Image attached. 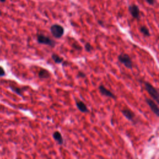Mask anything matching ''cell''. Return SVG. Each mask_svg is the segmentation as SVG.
<instances>
[{"mask_svg": "<svg viewBox=\"0 0 159 159\" xmlns=\"http://www.w3.org/2000/svg\"><path fill=\"white\" fill-rule=\"evenodd\" d=\"M129 11L134 18L139 19L140 17V10L139 7L135 4L129 6Z\"/></svg>", "mask_w": 159, "mask_h": 159, "instance_id": "cell-8", "label": "cell"}, {"mask_svg": "<svg viewBox=\"0 0 159 159\" xmlns=\"http://www.w3.org/2000/svg\"><path fill=\"white\" fill-rule=\"evenodd\" d=\"M52 59L53 60L54 62L57 64H62L64 60L62 57H60V56H58V55L56 54H52Z\"/></svg>", "mask_w": 159, "mask_h": 159, "instance_id": "cell-12", "label": "cell"}, {"mask_svg": "<svg viewBox=\"0 0 159 159\" xmlns=\"http://www.w3.org/2000/svg\"><path fill=\"white\" fill-rule=\"evenodd\" d=\"M155 1H156V0H146V1H147L149 4L151 5H153L155 3Z\"/></svg>", "mask_w": 159, "mask_h": 159, "instance_id": "cell-18", "label": "cell"}, {"mask_svg": "<svg viewBox=\"0 0 159 159\" xmlns=\"http://www.w3.org/2000/svg\"><path fill=\"white\" fill-rule=\"evenodd\" d=\"M77 77L78 78H84L86 77V74L80 71L77 75Z\"/></svg>", "mask_w": 159, "mask_h": 159, "instance_id": "cell-16", "label": "cell"}, {"mask_svg": "<svg viewBox=\"0 0 159 159\" xmlns=\"http://www.w3.org/2000/svg\"><path fill=\"white\" fill-rule=\"evenodd\" d=\"M52 137H53L54 139L58 143V145L62 146V145L64 144V139H63L61 133L60 132L55 131L52 134Z\"/></svg>", "mask_w": 159, "mask_h": 159, "instance_id": "cell-11", "label": "cell"}, {"mask_svg": "<svg viewBox=\"0 0 159 159\" xmlns=\"http://www.w3.org/2000/svg\"><path fill=\"white\" fill-rule=\"evenodd\" d=\"M122 114L123 116L126 118L128 120H130V121H134V118H135V114L130 110V109H123L121 111Z\"/></svg>", "mask_w": 159, "mask_h": 159, "instance_id": "cell-9", "label": "cell"}, {"mask_svg": "<svg viewBox=\"0 0 159 159\" xmlns=\"http://www.w3.org/2000/svg\"><path fill=\"white\" fill-rule=\"evenodd\" d=\"M50 30L52 35L56 39H60L64 34V28L59 24H53L50 28Z\"/></svg>", "mask_w": 159, "mask_h": 159, "instance_id": "cell-3", "label": "cell"}, {"mask_svg": "<svg viewBox=\"0 0 159 159\" xmlns=\"http://www.w3.org/2000/svg\"><path fill=\"white\" fill-rule=\"evenodd\" d=\"M37 40L40 44L46 45L51 47H54L56 46V42L48 36L43 35V34H38L37 37Z\"/></svg>", "mask_w": 159, "mask_h": 159, "instance_id": "cell-4", "label": "cell"}, {"mask_svg": "<svg viewBox=\"0 0 159 159\" xmlns=\"http://www.w3.org/2000/svg\"><path fill=\"white\" fill-rule=\"evenodd\" d=\"M118 59L120 63L124 65L127 68L132 69L133 67V63L131 58L128 54L121 53L118 57Z\"/></svg>", "mask_w": 159, "mask_h": 159, "instance_id": "cell-2", "label": "cell"}, {"mask_svg": "<svg viewBox=\"0 0 159 159\" xmlns=\"http://www.w3.org/2000/svg\"><path fill=\"white\" fill-rule=\"evenodd\" d=\"M10 88H11L12 91L14 92H15L16 93H17L19 95H22V90H20V88H17V87H14V86H10Z\"/></svg>", "mask_w": 159, "mask_h": 159, "instance_id": "cell-15", "label": "cell"}, {"mask_svg": "<svg viewBox=\"0 0 159 159\" xmlns=\"http://www.w3.org/2000/svg\"><path fill=\"white\" fill-rule=\"evenodd\" d=\"M75 104H76L78 110L82 113H88V112H90V110H88V107L83 101L75 99Z\"/></svg>", "mask_w": 159, "mask_h": 159, "instance_id": "cell-7", "label": "cell"}, {"mask_svg": "<svg viewBox=\"0 0 159 159\" xmlns=\"http://www.w3.org/2000/svg\"><path fill=\"white\" fill-rule=\"evenodd\" d=\"M93 48V47H92V45H91L90 43H89V42H86V43L84 44V49H85V50L87 52H92Z\"/></svg>", "mask_w": 159, "mask_h": 159, "instance_id": "cell-14", "label": "cell"}, {"mask_svg": "<svg viewBox=\"0 0 159 159\" xmlns=\"http://www.w3.org/2000/svg\"><path fill=\"white\" fill-rule=\"evenodd\" d=\"M144 84L145 89L147 91V93L157 102V104H159V94L158 90L155 88L153 85H152L148 82H144Z\"/></svg>", "mask_w": 159, "mask_h": 159, "instance_id": "cell-1", "label": "cell"}, {"mask_svg": "<svg viewBox=\"0 0 159 159\" xmlns=\"http://www.w3.org/2000/svg\"><path fill=\"white\" fill-rule=\"evenodd\" d=\"M50 76V73L47 69L41 68L38 73V76L40 79H48Z\"/></svg>", "mask_w": 159, "mask_h": 159, "instance_id": "cell-10", "label": "cell"}, {"mask_svg": "<svg viewBox=\"0 0 159 159\" xmlns=\"http://www.w3.org/2000/svg\"><path fill=\"white\" fill-rule=\"evenodd\" d=\"M5 75V72L1 66H0V76H2Z\"/></svg>", "mask_w": 159, "mask_h": 159, "instance_id": "cell-17", "label": "cell"}, {"mask_svg": "<svg viewBox=\"0 0 159 159\" xmlns=\"http://www.w3.org/2000/svg\"><path fill=\"white\" fill-rule=\"evenodd\" d=\"M146 102H147V104L149 106V108H150L151 111L153 112V113L158 118L159 116V108L158 104H156L154 100L148 98H146Z\"/></svg>", "mask_w": 159, "mask_h": 159, "instance_id": "cell-5", "label": "cell"}, {"mask_svg": "<svg viewBox=\"0 0 159 159\" xmlns=\"http://www.w3.org/2000/svg\"><path fill=\"white\" fill-rule=\"evenodd\" d=\"M140 32L143 34L144 36L146 37H149L150 36V33L149 30L148 29V28H146V26H141L140 28Z\"/></svg>", "mask_w": 159, "mask_h": 159, "instance_id": "cell-13", "label": "cell"}, {"mask_svg": "<svg viewBox=\"0 0 159 159\" xmlns=\"http://www.w3.org/2000/svg\"><path fill=\"white\" fill-rule=\"evenodd\" d=\"M0 1H1V2H5V1H6V0H0Z\"/></svg>", "mask_w": 159, "mask_h": 159, "instance_id": "cell-19", "label": "cell"}, {"mask_svg": "<svg viewBox=\"0 0 159 159\" xmlns=\"http://www.w3.org/2000/svg\"><path fill=\"white\" fill-rule=\"evenodd\" d=\"M98 90H99L100 93H101V95L104 96L108 97V98H112V99L116 100V96H115V94H114L112 92H111V91L108 90L103 85H100L98 87Z\"/></svg>", "mask_w": 159, "mask_h": 159, "instance_id": "cell-6", "label": "cell"}]
</instances>
